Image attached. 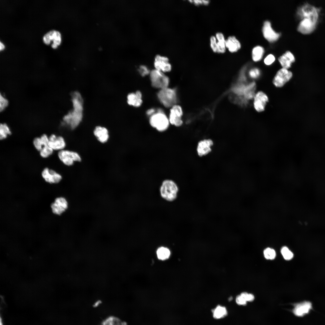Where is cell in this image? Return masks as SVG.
I'll return each instance as SVG.
<instances>
[{
	"label": "cell",
	"instance_id": "cell-12",
	"mask_svg": "<svg viewBox=\"0 0 325 325\" xmlns=\"http://www.w3.org/2000/svg\"><path fill=\"white\" fill-rule=\"evenodd\" d=\"M52 213L54 214L60 215L64 212L68 207V203L64 197L56 198L54 202L51 205Z\"/></svg>",
	"mask_w": 325,
	"mask_h": 325
},
{
	"label": "cell",
	"instance_id": "cell-14",
	"mask_svg": "<svg viewBox=\"0 0 325 325\" xmlns=\"http://www.w3.org/2000/svg\"><path fill=\"white\" fill-rule=\"evenodd\" d=\"M264 37L269 42H273L277 40L280 36V33L275 32L272 28L270 22L265 21L262 29Z\"/></svg>",
	"mask_w": 325,
	"mask_h": 325
},
{
	"label": "cell",
	"instance_id": "cell-2",
	"mask_svg": "<svg viewBox=\"0 0 325 325\" xmlns=\"http://www.w3.org/2000/svg\"><path fill=\"white\" fill-rule=\"evenodd\" d=\"M149 123L151 127L160 132L166 131L170 125L168 117L160 110L150 116Z\"/></svg>",
	"mask_w": 325,
	"mask_h": 325
},
{
	"label": "cell",
	"instance_id": "cell-8",
	"mask_svg": "<svg viewBox=\"0 0 325 325\" xmlns=\"http://www.w3.org/2000/svg\"><path fill=\"white\" fill-rule=\"evenodd\" d=\"M183 113L180 106L176 104L172 106L170 108L168 117L170 124L176 127L181 126L183 123L181 119Z\"/></svg>",
	"mask_w": 325,
	"mask_h": 325
},
{
	"label": "cell",
	"instance_id": "cell-11",
	"mask_svg": "<svg viewBox=\"0 0 325 325\" xmlns=\"http://www.w3.org/2000/svg\"><path fill=\"white\" fill-rule=\"evenodd\" d=\"M41 176L46 182L50 184H56L60 182L62 179L60 174L52 169L46 167L41 172Z\"/></svg>",
	"mask_w": 325,
	"mask_h": 325
},
{
	"label": "cell",
	"instance_id": "cell-9",
	"mask_svg": "<svg viewBox=\"0 0 325 325\" xmlns=\"http://www.w3.org/2000/svg\"><path fill=\"white\" fill-rule=\"evenodd\" d=\"M292 72L287 69L282 68L277 73L273 80V83L277 87H283L292 78Z\"/></svg>",
	"mask_w": 325,
	"mask_h": 325
},
{
	"label": "cell",
	"instance_id": "cell-6",
	"mask_svg": "<svg viewBox=\"0 0 325 325\" xmlns=\"http://www.w3.org/2000/svg\"><path fill=\"white\" fill-rule=\"evenodd\" d=\"M318 10L314 6L308 3H305L298 9L297 15L302 19L308 18L317 23L318 18Z\"/></svg>",
	"mask_w": 325,
	"mask_h": 325
},
{
	"label": "cell",
	"instance_id": "cell-1",
	"mask_svg": "<svg viewBox=\"0 0 325 325\" xmlns=\"http://www.w3.org/2000/svg\"><path fill=\"white\" fill-rule=\"evenodd\" d=\"M73 109L63 118L64 123L72 129L76 128L79 124L82 118L83 100L80 94L75 91L72 94Z\"/></svg>",
	"mask_w": 325,
	"mask_h": 325
},
{
	"label": "cell",
	"instance_id": "cell-29",
	"mask_svg": "<svg viewBox=\"0 0 325 325\" xmlns=\"http://www.w3.org/2000/svg\"><path fill=\"white\" fill-rule=\"evenodd\" d=\"M11 134V132L9 126L6 123H1L0 125V140H5Z\"/></svg>",
	"mask_w": 325,
	"mask_h": 325
},
{
	"label": "cell",
	"instance_id": "cell-25",
	"mask_svg": "<svg viewBox=\"0 0 325 325\" xmlns=\"http://www.w3.org/2000/svg\"><path fill=\"white\" fill-rule=\"evenodd\" d=\"M264 49L263 47L258 45L254 47L252 51V58L253 61L257 62L260 60L263 57Z\"/></svg>",
	"mask_w": 325,
	"mask_h": 325
},
{
	"label": "cell",
	"instance_id": "cell-45",
	"mask_svg": "<svg viewBox=\"0 0 325 325\" xmlns=\"http://www.w3.org/2000/svg\"><path fill=\"white\" fill-rule=\"evenodd\" d=\"M232 299V298L231 297L229 299V300H231V299Z\"/></svg>",
	"mask_w": 325,
	"mask_h": 325
},
{
	"label": "cell",
	"instance_id": "cell-27",
	"mask_svg": "<svg viewBox=\"0 0 325 325\" xmlns=\"http://www.w3.org/2000/svg\"><path fill=\"white\" fill-rule=\"evenodd\" d=\"M214 317L216 319H219L225 317L227 314V312L226 308L220 305L217 306L212 311Z\"/></svg>",
	"mask_w": 325,
	"mask_h": 325
},
{
	"label": "cell",
	"instance_id": "cell-3",
	"mask_svg": "<svg viewBox=\"0 0 325 325\" xmlns=\"http://www.w3.org/2000/svg\"><path fill=\"white\" fill-rule=\"evenodd\" d=\"M178 191V185L173 181L169 179L164 180L160 188L161 197L169 201H172L177 198Z\"/></svg>",
	"mask_w": 325,
	"mask_h": 325
},
{
	"label": "cell",
	"instance_id": "cell-15",
	"mask_svg": "<svg viewBox=\"0 0 325 325\" xmlns=\"http://www.w3.org/2000/svg\"><path fill=\"white\" fill-rule=\"evenodd\" d=\"M317 23L311 19L303 18L299 22L297 27V30L303 34H310L315 29Z\"/></svg>",
	"mask_w": 325,
	"mask_h": 325
},
{
	"label": "cell",
	"instance_id": "cell-30",
	"mask_svg": "<svg viewBox=\"0 0 325 325\" xmlns=\"http://www.w3.org/2000/svg\"><path fill=\"white\" fill-rule=\"evenodd\" d=\"M54 151L49 146L47 145L43 147L39 152V154L42 158L46 159L51 156L53 153Z\"/></svg>",
	"mask_w": 325,
	"mask_h": 325
},
{
	"label": "cell",
	"instance_id": "cell-5",
	"mask_svg": "<svg viewBox=\"0 0 325 325\" xmlns=\"http://www.w3.org/2000/svg\"><path fill=\"white\" fill-rule=\"evenodd\" d=\"M152 86L154 88L161 89L169 87V79L164 73L154 69L150 73Z\"/></svg>",
	"mask_w": 325,
	"mask_h": 325
},
{
	"label": "cell",
	"instance_id": "cell-35",
	"mask_svg": "<svg viewBox=\"0 0 325 325\" xmlns=\"http://www.w3.org/2000/svg\"><path fill=\"white\" fill-rule=\"evenodd\" d=\"M8 102L7 99L1 94L0 96V110L1 111L4 110L7 106Z\"/></svg>",
	"mask_w": 325,
	"mask_h": 325
},
{
	"label": "cell",
	"instance_id": "cell-22",
	"mask_svg": "<svg viewBox=\"0 0 325 325\" xmlns=\"http://www.w3.org/2000/svg\"><path fill=\"white\" fill-rule=\"evenodd\" d=\"M225 45L226 48L231 53L237 52L241 47L240 42L234 36H230L226 39Z\"/></svg>",
	"mask_w": 325,
	"mask_h": 325
},
{
	"label": "cell",
	"instance_id": "cell-37",
	"mask_svg": "<svg viewBox=\"0 0 325 325\" xmlns=\"http://www.w3.org/2000/svg\"><path fill=\"white\" fill-rule=\"evenodd\" d=\"M240 295L241 296L246 302H252L254 299L253 295L252 294L248 293L246 292H243L241 293Z\"/></svg>",
	"mask_w": 325,
	"mask_h": 325
},
{
	"label": "cell",
	"instance_id": "cell-36",
	"mask_svg": "<svg viewBox=\"0 0 325 325\" xmlns=\"http://www.w3.org/2000/svg\"><path fill=\"white\" fill-rule=\"evenodd\" d=\"M275 60V57L274 55L270 54L268 55L265 58L264 62L268 65H269L273 63Z\"/></svg>",
	"mask_w": 325,
	"mask_h": 325
},
{
	"label": "cell",
	"instance_id": "cell-38",
	"mask_svg": "<svg viewBox=\"0 0 325 325\" xmlns=\"http://www.w3.org/2000/svg\"><path fill=\"white\" fill-rule=\"evenodd\" d=\"M250 76L253 78H255L259 76L260 74L259 70L257 68H254L251 69L249 73Z\"/></svg>",
	"mask_w": 325,
	"mask_h": 325
},
{
	"label": "cell",
	"instance_id": "cell-44",
	"mask_svg": "<svg viewBox=\"0 0 325 325\" xmlns=\"http://www.w3.org/2000/svg\"><path fill=\"white\" fill-rule=\"evenodd\" d=\"M5 47L4 45L1 42H0V50L1 51Z\"/></svg>",
	"mask_w": 325,
	"mask_h": 325
},
{
	"label": "cell",
	"instance_id": "cell-41",
	"mask_svg": "<svg viewBox=\"0 0 325 325\" xmlns=\"http://www.w3.org/2000/svg\"><path fill=\"white\" fill-rule=\"evenodd\" d=\"M237 303L239 305H245L246 304V301L240 295L237 296L236 299Z\"/></svg>",
	"mask_w": 325,
	"mask_h": 325
},
{
	"label": "cell",
	"instance_id": "cell-18",
	"mask_svg": "<svg viewBox=\"0 0 325 325\" xmlns=\"http://www.w3.org/2000/svg\"><path fill=\"white\" fill-rule=\"evenodd\" d=\"M268 101V98L266 94L262 91H259L254 96V107L257 112H262L264 110L266 103Z\"/></svg>",
	"mask_w": 325,
	"mask_h": 325
},
{
	"label": "cell",
	"instance_id": "cell-34",
	"mask_svg": "<svg viewBox=\"0 0 325 325\" xmlns=\"http://www.w3.org/2000/svg\"><path fill=\"white\" fill-rule=\"evenodd\" d=\"M210 46L212 51L215 53H217V39L215 36H212L210 39Z\"/></svg>",
	"mask_w": 325,
	"mask_h": 325
},
{
	"label": "cell",
	"instance_id": "cell-26",
	"mask_svg": "<svg viewBox=\"0 0 325 325\" xmlns=\"http://www.w3.org/2000/svg\"><path fill=\"white\" fill-rule=\"evenodd\" d=\"M101 325H125V323L116 317L111 316L104 320Z\"/></svg>",
	"mask_w": 325,
	"mask_h": 325
},
{
	"label": "cell",
	"instance_id": "cell-33",
	"mask_svg": "<svg viewBox=\"0 0 325 325\" xmlns=\"http://www.w3.org/2000/svg\"><path fill=\"white\" fill-rule=\"evenodd\" d=\"M32 142L35 148L39 152L44 147L40 137H37L34 138Z\"/></svg>",
	"mask_w": 325,
	"mask_h": 325
},
{
	"label": "cell",
	"instance_id": "cell-39",
	"mask_svg": "<svg viewBox=\"0 0 325 325\" xmlns=\"http://www.w3.org/2000/svg\"><path fill=\"white\" fill-rule=\"evenodd\" d=\"M139 71L141 75L143 76L150 74V71L146 66L143 65L139 67Z\"/></svg>",
	"mask_w": 325,
	"mask_h": 325
},
{
	"label": "cell",
	"instance_id": "cell-7",
	"mask_svg": "<svg viewBox=\"0 0 325 325\" xmlns=\"http://www.w3.org/2000/svg\"><path fill=\"white\" fill-rule=\"evenodd\" d=\"M57 156L60 160L67 166L72 165L74 161L81 160V158L77 153L64 149L58 151Z\"/></svg>",
	"mask_w": 325,
	"mask_h": 325
},
{
	"label": "cell",
	"instance_id": "cell-19",
	"mask_svg": "<svg viewBox=\"0 0 325 325\" xmlns=\"http://www.w3.org/2000/svg\"><path fill=\"white\" fill-rule=\"evenodd\" d=\"M311 308V303L305 301L296 304L293 310V313L297 316L302 317L308 313Z\"/></svg>",
	"mask_w": 325,
	"mask_h": 325
},
{
	"label": "cell",
	"instance_id": "cell-21",
	"mask_svg": "<svg viewBox=\"0 0 325 325\" xmlns=\"http://www.w3.org/2000/svg\"><path fill=\"white\" fill-rule=\"evenodd\" d=\"M278 61L283 68H289L295 60L293 54L289 51H286L278 58Z\"/></svg>",
	"mask_w": 325,
	"mask_h": 325
},
{
	"label": "cell",
	"instance_id": "cell-16",
	"mask_svg": "<svg viewBox=\"0 0 325 325\" xmlns=\"http://www.w3.org/2000/svg\"><path fill=\"white\" fill-rule=\"evenodd\" d=\"M213 144V141L210 139H204L200 141L197 147L198 156L202 157L209 154L212 150V147Z\"/></svg>",
	"mask_w": 325,
	"mask_h": 325
},
{
	"label": "cell",
	"instance_id": "cell-43",
	"mask_svg": "<svg viewBox=\"0 0 325 325\" xmlns=\"http://www.w3.org/2000/svg\"><path fill=\"white\" fill-rule=\"evenodd\" d=\"M155 110L154 109H150L148 110L147 112V115L150 116L155 113Z\"/></svg>",
	"mask_w": 325,
	"mask_h": 325
},
{
	"label": "cell",
	"instance_id": "cell-31",
	"mask_svg": "<svg viewBox=\"0 0 325 325\" xmlns=\"http://www.w3.org/2000/svg\"><path fill=\"white\" fill-rule=\"evenodd\" d=\"M281 252L283 257L285 260H290L293 257V253L286 246L283 247L281 249Z\"/></svg>",
	"mask_w": 325,
	"mask_h": 325
},
{
	"label": "cell",
	"instance_id": "cell-23",
	"mask_svg": "<svg viewBox=\"0 0 325 325\" xmlns=\"http://www.w3.org/2000/svg\"><path fill=\"white\" fill-rule=\"evenodd\" d=\"M94 134L98 140L102 143L106 142L109 138L108 130L104 127H96L94 130Z\"/></svg>",
	"mask_w": 325,
	"mask_h": 325
},
{
	"label": "cell",
	"instance_id": "cell-28",
	"mask_svg": "<svg viewBox=\"0 0 325 325\" xmlns=\"http://www.w3.org/2000/svg\"><path fill=\"white\" fill-rule=\"evenodd\" d=\"M156 254L157 257L159 259L165 260L169 257L170 252L168 248L164 247H161L157 249Z\"/></svg>",
	"mask_w": 325,
	"mask_h": 325
},
{
	"label": "cell",
	"instance_id": "cell-42",
	"mask_svg": "<svg viewBox=\"0 0 325 325\" xmlns=\"http://www.w3.org/2000/svg\"><path fill=\"white\" fill-rule=\"evenodd\" d=\"M40 138L44 146L48 145L49 142V136L47 134H43L40 136Z\"/></svg>",
	"mask_w": 325,
	"mask_h": 325
},
{
	"label": "cell",
	"instance_id": "cell-17",
	"mask_svg": "<svg viewBox=\"0 0 325 325\" xmlns=\"http://www.w3.org/2000/svg\"><path fill=\"white\" fill-rule=\"evenodd\" d=\"M48 146L54 151H58L64 149L66 143L63 138L61 136H57L52 134L49 136Z\"/></svg>",
	"mask_w": 325,
	"mask_h": 325
},
{
	"label": "cell",
	"instance_id": "cell-40",
	"mask_svg": "<svg viewBox=\"0 0 325 325\" xmlns=\"http://www.w3.org/2000/svg\"><path fill=\"white\" fill-rule=\"evenodd\" d=\"M189 1L191 3H193L195 5H208L209 4L210 2V1L206 0H189Z\"/></svg>",
	"mask_w": 325,
	"mask_h": 325
},
{
	"label": "cell",
	"instance_id": "cell-32",
	"mask_svg": "<svg viewBox=\"0 0 325 325\" xmlns=\"http://www.w3.org/2000/svg\"><path fill=\"white\" fill-rule=\"evenodd\" d=\"M264 254L266 259L270 260L274 259L276 255L275 250L269 248L265 249L264 251Z\"/></svg>",
	"mask_w": 325,
	"mask_h": 325
},
{
	"label": "cell",
	"instance_id": "cell-4",
	"mask_svg": "<svg viewBox=\"0 0 325 325\" xmlns=\"http://www.w3.org/2000/svg\"><path fill=\"white\" fill-rule=\"evenodd\" d=\"M158 99L165 107L171 108L177 102L176 91L175 89L167 87L160 89L157 94Z\"/></svg>",
	"mask_w": 325,
	"mask_h": 325
},
{
	"label": "cell",
	"instance_id": "cell-13",
	"mask_svg": "<svg viewBox=\"0 0 325 325\" xmlns=\"http://www.w3.org/2000/svg\"><path fill=\"white\" fill-rule=\"evenodd\" d=\"M43 40L44 42L47 45L50 44L52 40L53 43L51 44V46L53 48H56L61 43V34L57 31L52 30L47 32L44 36Z\"/></svg>",
	"mask_w": 325,
	"mask_h": 325
},
{
	"label": "cell",
	"instance_id": "cell-10",
	"mask_svg": "<svg viewBox=\"0 0 325 325\" xmlns=\"http://www.w3.org/2000/svg\"><path fill=\"white\" fill-rule=\"evenodd\" d=\"M154 66L155 69L164 73L170 71L172 68L169 58L159 54L156 55L154 57Z\"/></svg>",
	"mask_w": 325,
	"mask_h": 325
},
{
	"label": "cell",
	"instance_id": "cell-24",
	"mask_svg": "<svg viewBox=\"0 0 325 325\" xmlns=\"http://www.w3.org/2000/svg\"><path fill=\"white\" fill-rule=\"evenodd\" d=\"M217 39V53H224L226 49L225 41L223 34L221 32H218L215 34Z\"/></svg>",
	"mask_w": 325,
	"mask_h": 325
},
{
	"label": "cell",
	"instance_id": "cell-20",
	"mask_svg": "<svg viewBox=\"0 0 325 325\" xmlns=\"http://www.w3.org/2000/svg\"><path fill=\"white\" fill-rule=\"evenodd\" d=\"M127 102L130 106L138 107L140 106L142 103V94L139 91L131 93L127 96Z\"/></svg>",
	"mask_w": 325,
	"mask_h": 325
}]
</instances>
